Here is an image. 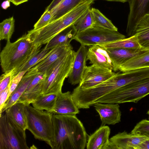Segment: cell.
<instances>
[{"label":"cell","mask_w":149,"mask_h":149,"mask_svg":"<svg viewBox=\"0 0 149 149\" xmlns=\"http://www.w3.org/2000/svg\"><path fill=\"white\" fill-rule=\"evenodd\" d=\"M54 136L49 144L52 149H84L87 134L75 116L54 114Z\"/></svg>","instance_id":"cell-1"},{"label":"cell","mask_w":149,"mask_h":149,"mask_svg":"<svg viewBox=\"0 0 149 149\" xmlns=\"http://www.w3.org/2000/svg\"><path fill=\"white\" fill-rule=\"evenodd\" d=\"M41 47H36L27 33L14 42L7 41L0 54L2 72L4 73L19 68L38 53Z\"/></svg>","instance_id":"cell-2"},{"label":"cell","mask_w":149,"mask_h":149,"mask_svg":"<svg viewBox=\"0 0 149 149\" xmlns=\"http://www.w3.org/2000/svg\"><path fill=\"white\" fill-rule=\"evenodd\" d=\"M94 0H88L80 4L60 18L37 29L28 32L31 40L38 47L47 43L62 31L73 25L93 3Z\"/></svg>","instance_id":"cell-3"},{"label":"cell","mask_w":149,"mask_h":149,"mask_svg":"<svg viewBox=\"0 0 149 149\" xmlns=\"http://www.w3.org/2000/svg\"><path fill=\"white\" fill-rule=\"evenodd\" d=\"M75 52L73 49L60 57L46 72L43 81L41 95L61 93L64 81L72 67Z\"/></svg>","instance_id":"cell-4"},{"label":"cell","mask_w":149,"mask_h":149,"mask_svg":"<svg viewBox=\"0 0 149 149\" xmlns=\"http://www.w3.org/2000/svg\"><path fill=\"white\" fill-rule=\"evenodd\" d=\"M25 109L27 130L31 133L36 139L45 141L49 145L54 136V114L37 109L30 104L26 105Z\"/></svg>","instance_id":"cell-5"},{"label":"cell","mask_w":149,"mask_h":149,"mask_svg":"<svg viewBox=\"0 0 149 149\" xmlns=\"http://www.w3.org/2000/svg\"><path fill=\"white\" fill-rule=\"evenodd\" d=\"M149 94V77L134 81L119 88L97 100V102L136 103Z\"/></svg>","instance_id":"cell-6"},{"label":"cell","mask_w":149,"mask_h":149,"mask_svg":"<svg viewBox=\"0 0 149 149\" xmlns=\"http://www.w3.org/2000/svg\"><path fill=\"white\" fill-rule=\"evenodd\" d=\"M25 130L5 114L0 115V149H28Z\"/></svg>","instance_id":"cell-7"},{"label":"cell","mask_w":149,"mask_h":149,"mask_svg":"<svg viewBox=\"0 0 149 149\" xmlns=\"http://www.w3.org/2000/svg\"><path fill=\"white\" fill-rule=\"evenodd\" d=\"M126 38L118 31L93 27L77 33L74 40L81 45L89 46L102 45Z\"/></svg>","instance_id":"cell-8"},{"label":"cell","mask_w":149,"mask_h":149,"mask_svg":"<svg viewBox=\"0 0 149 149\" xmlns=\"http://www.w3.org/2000/svg\"><path fill=\"white\" fill-rule=\"evenodd\" d=\"M115 74L111 70L93 64L86 66L78 86L82 88H90L106 81Z\"/></svg>","instance_id":"cell-9"},{"label":"cell","mask_w":149,"mask_h":149,"mask_svg":"<svg viewBox=\"0 0 149 149\" xmlns=\"http://www.w3.org/2000/svg\"><path fill=\"white\" fill-rule=\"evenodd\" d=\"M149 138L128 133L125 131L112 137L105 149H136L141 142Z\"/></svg>","instance_id":"cell-10"},{"label":"cell","mask_w":149,"mask_h":149,"mask_svg":"<svg viewBox=\"0 0 149 149\" xmlns=\"http://www.w3.org/2000/svg\"><path fill=\"white\" fill-rule=\"evenodd\" d=\"M130 11L126 32L127 34L134 29L140 20L149 14V0H129Z\"/></svg>","instance_id":"cell-11"},{"label":"cell","mask_w":149,"mask_h":149,"mask_svg":"<svg viewBox=\"0 0 149 149\" xmlns=\"http://www.w3.org/2000/svg\"><path fill=\"white\" fill-rule=\"evenodd\" d=\"M88 50L86 46L81 45L75 53L72 66L68 77V82L72 85L79 84L81 80L86 66Z\"/></svg>","instance_id":"cell-12"},{"label":"cell","mask_w":149,"mask_h":149,"mask_svg":"<svg viewBox=\"0 0 149 149\" xmlns=\"http://www.w3.org/2000/svg\"><path fill=\"white\" fill-rule=\"evenodd\" d=\"M111 61L113 70H118L119 66L131 58L146 53L149 50L142 48L135 49L111 48L106 49Z\"/></svg>","instance_id":"cell-13"},{"label":"cell","mask_w":149,"mask_h":149,"mask_svg":"<svg viewBox=\"0 0 149 149\" xmlns=\"http://www.w3.org/2000/svg\"><path fill=\"white\" fill-rule=\"evenodd\" d=\"M93 105L100 115L102 125H115L120 121L121 112L118 103L97 102Z\"/></svg>","instance_id":"cell-14"},{"label":"cell","mask_w":149,"mask_h":149,"mask_svg":"<svg viewBox=\"0 0 149 149\" xmlns=\"http://www.w3.org/2000/svg\"><path fill=\"white\" fill-rule=\"evenodd\" d=\"M38 73L37 70L35 66L28 70L6 102L0 112V115L6 109L16 103L31 81Z\"/></svg>","instance_id":"cell-15"},{"label":"cell","mask_w":149,"mask_h":149,"mask_svg":"<svg viewBox=\"0 0 149 149\" xmlns=\"http://www.w3.org/2000/svg\"><path fill=\"white\" fill-rule=\"evenodd\" d=\"M87 59L90 63L98 67L113 70L112 62L106 49L101 45L91 46L88 49Z\"/></svg>","instance_id":"cell-16"},{"label":"cell","mask_w":149,"mask_h":149,"mask_svg":"<svg viewBox=\"0 0 149 149\" xmlns=\"http://www.w3.org/2000/svg\"><path fill=\"white\" fill-rule=\"evenodd\" d=\"M79 108L74 102L70 91L61 93L51 112L54 114L75 116L79 113Z\"/></svg>","instance_id":"cell-17"},{"label":"cell","mask_w":149,"mask_h":149,"mask_svg":"<svg viewBox=\"0 0 149 149\" xmlns=\"http://www.w3.org/2000/svg\"><path fill=\"white\" fill-rule=\"evenodd\" d=\"M127 35L134 36L141 47L149 50V14L145 15Z\"/></svg>","instance_id":"cell-18"},{"label":"cell","mask_w":149,"mask_h":149,"mask_svg":"<svg viewBox=\"0 0 149 149\" xmlns=\"http://www.w3.org/2000/svg\"><path fill=\"white\" fill-rule=\"evenodd\" d=\"M110 129L108 126L101 125L88 137L87 149H105L109 142Z\"/></svg>","instance_id":"cell-19"},{"label":"cell","mask_w":149,"mask_h":149,"mask_svg":"<svg viewBox=\"0 0 149 149\" xmlns=\"http://www.w3.org/2000/svg\"><path fill=\"white\" fill-rule=\"evenodd\" d=\"M73 49L72 45L62 46L51 49L49 54L41 61L35 66L38 72L45 73L51 65L60 57L69 50Z\"/></svg>","instance_id":"cell-20"},{"label":"cell","mask_w":149,"mask_h":149,"mask_svg":"<svg viewBox=\"0 0 149 149\" xmlns=\"http://www.w3.org/2000/svg\"><path fill=\"white\" fill-rule=\"evenodd\" d=\"M26 105L17 102L5 111V113L13 122L23 130H27Z\"/></svg>","instance_id":"cell-21"},{"label":"cell","mask_w":149,"mask_h":149,"mask_svg":"<svg viewBox=\"0 0 149 149\" xmlns=\"http://www.w3.org/2000/svg\"><path fill=\"white\" fill-rule=\"evenodd\" d=\"M77 32L73 25L65 28L54 37L45 46L50 50L55 47L68 45L73 39Z\"/></svg>","instance_id":"cell-22"},{"label":"cell","mask_w":149,"mask_h":149,"mask_svg":"<svg viewBox=\"0 0 149 149\" xmlns=\"http://www.w3.org/2000/svg\"><path fill=\"white\" fill-rule=\"evenodd\" d=\"M149 67V51L134 56L120 65L118 70L122 72Z\"/></svg>","instance_id":"cell-23"},{"label":"cell","mask_w":149,"mask_h":149,"mask_svg":"<svg viewBox=\"0 0 149 149\" xmlns=\"http://www.w3.org/2000/svg\"><path fill=\"white\" fill-rule=\"evenodd\" d=\"M88 0H63L50 11L52 14V17L49 23L60 18L80 4Z\"/></svg>","instance_id":"cell-24"},{"label":"cell","mask_w":149,"mask_h":149,"mask_svg":"<svg viewBox=\"0 0 149 149\" xmlns=\"http://www.w3.org/2000/svg\"><path fill=\"white\" fill-rule=\"evenodd\" d=\"M61 93H52L40 95L32 104L34 108L51 112L54 108L56 101Z\"/></svg>","instance_id":"cell-25"},{"label":"cell","mask_w":149,"mask_h":149,"mask_svg":"<svg viewBox=\"0 0 149 149\" xmlns=\"http://www.w3.org/2000/svg\"><path fill=\"white\" fill-rule=\"evenodd\" d=\"M50 50L47 49L45 46L23 65L17 69L15 70L14 69L13 77L20 72L24 71L27 72L29 70L44 59L49 54Z\"/></svg>","instance_id":"cell-26"},{"label":"cell","mask_w":149,"mask_h":149,"mask_svg":"<svg viewBox=\"0 0 149 149\" xmlns=\"http://www.w3.org/2000/svg\"><path fill=\"white\" fill-rule=\"evenodd\" d=\"M91 10L93 19V27L118 31L117 28L113 24L111 21L107 18L98 9L92 8Z\"/></svg>","instance_id":"cell-27"},{"label":"cell","mask_w":149,"mask_h":149,"mask_svg":"<svg viewBox=\"0 0 149 149\" xmlns=\"http://www.w3.org/2000/svg\"><path fill=\"white\" fill-rule=\"evenodd\" d=\"M73 25L77 33L93 27V19L90 7L77 19Z\"/></svg>","instance_id":"cell-28"},{"label":"cell","mask_w":149,"mask_h":149,"mask_svg":"<svg viewBox=\"0 0 149 149\" xmlns=\"http://www.w3.org/2000/svg\"><path fill=\"white\" fill-rule=\"evenodd\" d=\"M101 45L106 49L111 48L135 49L142 47L139 43L134 36Z\"/></svg>","instance_id":"cell-29"},{"label":"cell","mask_w":149,"mask_h":149,"mask_svg":"<svg viewBox=\"0 0 149 149\" xmlns=\"http://www.w3.org/2000/svg\"><path fill=\"white\" fill-rule=\"evenodd\" d=\"M15 20L13 17L6 19L0 23V40H10L14 31Z\"/></svg>","instance_id":"cell-30"},{"label":"cell","mask_w":149,"mask_h":149,"mask_svg":"<svg viewBox=\"0 0 149 149\" xmlns=\"http://www.w3.org/2000/svg\"><path fill=\"white\" fill-rule=\"evenodd\" d=\"M131 133L149 137V120L146 119L141 120L136 124Z\"/></svg>","instance_id":"cell-31"},{"label":"cell","mask_w":149,"mask_h":149,"mask_svg":"<svg viewBox=\"0 0 149 149\" xmlns=\"http://www.w3.org/2000/svg\"><path fill=\"white\" fill-rule=\"evenodd\" d=\"M14 69L1 75L0 77V92L6 89L12 81L13 77Z\"/></svg>","instance_id":"cell-32"},{"label":"cell","mask_w":149,"mask_h":149,"mask_svg":"<svg viewBox=\"0 0 149 149\" xmlns=\"http://www.w3.org/2000/svg\"><path fill=\"white\" fill-rule=\"evenodd\" d=\"M52 17L51 12L45 10L39 20L34 24L33 29H38L50 23Z\"/></svg>","instance_id":"cell-33"},{"label":"cell","mask_w":149,"mask_h":149,"mask_svg":"<svg viewBox=\"0 0 149 149\" xmlns=\"http://www.w3.org/2000/svg\"><path fill=\"white\" fill-rule=\"evenodd\" d=\"M46 76V73H38L31 81L24 93L28 92L35 88L44 80Z\"/></svg>","instance_id":"cell-34"},{"label":"cell","mask_w":149,"mask_h":149,"mask_svg":"<svg viewBox=\"0 0 149 149\" xmlns=\"http://www.w3.org/2000/svg\"><path fill=\"white\" fill-rule=\"evenodd\" d=\"M27 72L22 71L19 72L13 78L10 87L8 98L11 94L15 90L23 76Z\"/></svg>","instance_id":"cell-35"},{"label":"cell","mask_w":149,"mask_h":149,"mask_svg":"<svg viewBox=\"0 0 149 149\" xmlns=\"http://www.w3.org/2000/svg\"><path fill=\"white\" fill-rule=\"evenodd\" d=\"M12 81L6 89L0 92V112L1 111L5 103L8 98L9 90Z\"/></svg>","instance_id":"cell-36"},{"label":"cell","mask_w":149,"mask_h":149,"mask_svg":"<svg viewBox=\"0 0 149 149\" xmlns=\"http://www.w3.org/2000/svg\"><path fill=\"white\" fill-rule=\"evenodd\" d=\"M63 0H53L49 5L47 8L46 10L51 11L57 6Z\"/></svg>","instance_id":"cell-37"},{"label":"cell","mask_w":149,"mask_h":149,"mask_svg":"<svg viewBox=\"0 0 149 149\" xmlns=\"http://www.w3.org/2000/svg\"><path fill=\"white\" fill-rule=\"evenodd\" d=\"M136 149H149V138L141 142Z\"/></svg>","instance_id":"cell-38"},{"label":"cell","mask_w":149,"mask_h":149,"mask_svg":"<svg viewBox=\"0 0 149 149\" xmlns=\"http://www.w3.org/2000/svg\"><path fill=\"white\" fill-rule=\"evenodd\" d=\"M28 0H10V1L15 5L17 6L27 1Z\"/></svg>","instance_id":"cell-39"},{"label":"cell","mask_w":149,"mask_h":149,"mask_svg":"<svg viewBox=\"0 0 149 149\" xmlns=\"http://www.w3.org/2000/svg\"><path fill=\"white\" fill-rule=\"evenodd\" d=\"M10 1L8 0H6L3 2L1 4L2 8L4 9H6L10 6Z\"/></svg>","instance_id":"cell-40"},{"label":"cell","mask_w":149,"mask_h":149,"mask_svg":"<svg viewBox=\"0 0 149 149\" xmlns=\"http://www.w3.org/2000/svg\"><path fill=\"white\" fill-rule=\"evenodd\" d=\"M108 1H115V2H119L122 3H125L127 2H128L129 0H104Z\"/></svg>","instance_id":"cell-41"},{"label":"cell","mask_w":149,"mask_h":149,"mask_svg":"<svg viewBox=\"0 0 149 149\" xmlns=\"http://www.w3.org/2000/svg\"><path fill=\"white\" fill-rule=\"evenodd\" d=\"M147 114L149 116V110H148V111L147 112Z\"/></svg>","instance_id":"cell-42"},{"label":"cell","mask_w":149,"mask_h":149,"mask_svg":"<svg viewBox=\"0 0 149 149\" xmlns=\"http://www.w3.org/2000/svg\"><path fill=\"white\" fill-rule=\"evenodd\" d=\"M8 0L10 1V0Z\"/></svg>","instance_id":"cell-43"}]
</instances>
